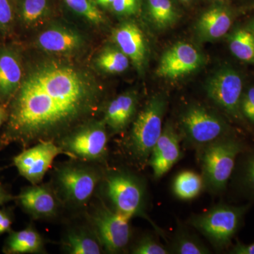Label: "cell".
Wrapping results in <instances>:
<instances>
[{"label":"cell","mask_w":254,"mask_h":254,"mask_svg":"<svg viewBox=\"0 0 254 254\" xmlns=\"http://www.w3.org/2000/svg\"><path fill=\"white\" fill-rule=\"evenodd\" d=\"M240 108L242 115L250 123L254 124V87L242 95Z\"/></svg>","instance_id":"d6a6232c"},{"label":"cell","mask_w":254,"mask_h":254,"mask_svg":"<svg viewBox=\"0 0 254 254\" xmlns=\"http://www.w3.org/2000/svg\"><path fill=\"white\" fill-rule=\"evenodd\" d=\"M130 220L104 204L97 209L91 217L92 225L95 236L105 251L118 253L126 248L131 236Z\"/></svg>","instance_id":"9c48e42d"},{"label":"cell","mask_w":254,"mask_h":254,"mask_svg":"<svg viewBox=\"0 0 254 254\" xmlns=\"http://www.w3.org/2000/svg\"><path fill=\"white\" fill-rule=\"evenodd\" d=\"M167 100L163 95L152 97L137 115L126 143L132 158L142 165L148 163L163 131Z\"/></svg>","instance_id":"7a4b0ae2"},{"label":"cell","mask_w":254,"mask_h":254,"mask_svg":"<svg viewBox=\"0 0 254 254\" xmlns=\"http://www.w3.org/2000/svg\"><path fill=\"white\" fill-rule=\"evenodd\" d=\"M101 176L94 169L66 165L57 173V182L65 199L73 204L84 205L94 193Z\"/></svg>","instance_id":"30bf717a"},{"label":"cell","mask_w":254,"mask_h":254,"mask_svg":"<svg viewBox=\"0 0 254 254\" xmlns=\"http://www.w3.org/2000/svg\"><path fill=\"white\" fill-rule=\"evenodd\" d=\"M231 253L234 254H254V243L250 245L237 242L232 248Z\"/></svg>","instance_id":"e575fe53"},{"label":"cell","mask_w":254,"mask_h":254,"mask_svg":"<svg viewBox=\"0 0 254 254\" xmlns=\"http://www.w3.org/2000/svg\"><path fill=\"white\" fill-rule=\"evenodd\" d=\"M97 65L105 72L120 73L129 66V59L120 49L107 48L97 58Z\"/></svg>","instance_id":"4316f807"},{"label":"cell","mask_w":254,"mask_h":254,"mask_svg":"<svg viewBox=\"0 0 254 254\" xmlns=\"http://www.w3.org/2000/svg\"><path fill=\"white\" fill-rule=\"evenodd\" d=\"M180 135L190 147L200 148L229 136L226 122L215 112L199 104H192L180 117Z\"/></svg>","instance_id":"277c9868"},{"label":"cell","mask_w":254,"mask_h":254,"mask_svg":"<svg viewBox=\"0 0 254 254\" xmlns=\"http://www.w3.org/2000/svg\"><path fill=\"white\" fill-rule=\"evenodd\" d=\"M13 197L11 194H9L5 189L0 183V205L4 204L6 202L9 201L10 200L12 199Z\"/></svg>","instance_id":"8d00e7d4"},{"label":"cell","mask_w":254,"mask_h":254,"mask_svg":"<svg viewBox=\"0 0 254 254\" xmlns=\"http://www.w3.org/2000/svg\"><path fill=\"white\" fill-rule=\"evenodd\" d=\"M16 20L25 28L36 26L48 16L49 0H14Z\"/></svg>","instance_id":"44dd1931"},{"label":"cell","mask_w":254,"mask_h":254,"mask_svg":"<svg viewBox=\"0 0 254 254\" xmlns=\"http://www.w3.org/2000/svg\"><path fill=\"white\" fill-rule=\"evenodd\" d=\"M97 4L101 5V6H105V7H108L111 6L112 3L113 2L114 0H94Z\"/></svg>","instance_id":"74e56055"},{"label":"cell","mask_w":254,"mask_h":254,"mask_svg":"<svg viewBox=\"0 0 254 254\" xmlns=\"http://www.w3.org/2000/svg\"><path fill=\"white\" fill-rule=\"evenodd\" d=\"M180 1H184V2H187V1H190V0H180Z\"/></svg>","instance_id":"ab89813d"},{"label":"cell","mask_w":254,"mask_h":254,"mask_svg":"<svg viewBox=\"0 0 254 254\" xmlns=\"http://www.w3.org/2000/svg\"><path fill=\"white\" fill-rule=\"evenodd\" d=\"M114 42L128 57L140 72L144 69L147 60V46L144 35L136 23H122L113 31Z\"/></svg>","instance_id":"9a60e30c"},{"label":"cell","mask_w":254,"mask_h":254,"mask_svg":"<svg viewBox=\"0 0 254 254\" xmlns=\"http://www.w3.org/2000/svg\"><path fill=\"white\" fill-rule=\"evenodd\" d=\"M137 105L138 96L135 92L124 93L107 106L103 120L113 131H123L134 118Z\"/></svg>","instance_id":"ac0fdd59"},{"label":"cell","mask_w":254,"mask_h":254,"mask_svg":"<svg viewBox=\"0 0 254 254\" xmlns=\"http://www.w3.org/2000/svg\"></svg>","instance_id":"60d3db41"},{"label":"cell","mask_w":254,"mask_h":254,"mask_svg":"<svg viewBox=\"0 0 254 254\" xmlns=\"http://www.w3.org/2000/svg\"><path fill=\"white\" fill-rule=\"evenodd\" d=\"M243 82L240 73L230 67H223L213 73L206 82L208 98L222 111L235 120H241V100Z\"/></svg>","instance_id":"ba28073f"},{"label":"cell","mask_w":254,"mask_h":254,"mask_svg":"<svg viewBox=\"0 0 254 254\" xmlns=\"http://www.w3.org/2000/svg\"><path fill=\"white\" fill-rule=\"evenodd\" d=\"M139 6V0H114L110 7L116 14L131 16L138 12Z\"/></svg>","instance_id":"4dcf8cb0"},{"label":"cell","mask_w":254,"mask_h":254,"mask_svg":"<svg viewBox=\"0 0 254 254\" xmlns=\"http://www.w3.org/2000/svg\"><path fill=\"white\" fill-rule=\"evenodd\" d=\"M64 247L68 254H100L103 247L96 236L83 230H73L68 232L64 241Z\"/></svg>","instance_id":"7402d4cb"},{"label":"cell","mask_w":254,"mask_h":254,"mask_svg":"<svg viewBox=\"0 0 254 254\" xmlns=\"http://www.w3.org/2000/svg\"><path fill=\"white\" fill-rule=\"evenodd\" d=\"M43 240L33 228L25 229L10 234L5 244L4 252L8 254H33L41 252Z\"/></svg>","instance_id":"ffe728a7"},{"label":"cell","mask_w":254,"mask_h":254,"mask_svg":"<svg viewBox=\"0 0 254 254\" xmlns=\"http://www.w3.org/2000/svg\"><path fill=\"white\" fill-rule=\"evenodd\" d=\"M16 198L21 206L35 218L54 216L59 208V201L54 192L43 185L26 187Z\"/></svg>","instance_id":"2e32d148"},{"label":"cell","mask_w":254,"mask_h":254,"mask_svg":"<svg viewBox=\"0 0 254 254\" xmlns=\"http://www.w3.org/2000/svg\"><path fill=\"white\" fill-rule=\"evenodd\" d=\"M204 63V57L193 45L179 42L167 50L162 55L157 75L159 77H182L194 72Z\"/></svg>","instance_id":"7c38bea8"},{"label":"cell","mask_w":254,"mask_h":254,"mask_svg":"<svg viewBox=\"0 0 254 254\" xmlns=\"http://www.w3.org/2000/svg\"><path fill=\"white\" fill-rule=\"evenodd\" d=\"M64 2L73 12L80 15L93 24L104 22L103 13L92 0H64Z\"/></svg>","instance_id":"83f0119b"},{"label":"cell","mask_w":254,"mask_h":254,"mask_svg":"<svg viewBox=\"0 0 254 254\" xmlns=\"http://www.w3.org/2000/svg\"><path fill=\"white\" fill-rule=\"evenodd\" d=\"M105 189L118 213L129 219L144 216L145 187L138 177L126 172H115L106 177Z\"/></svg>","instance_id":"8992f818"},{"label":"cell","mask_w":254,"mask_h":254,"mask_svg":"<svg viewBox=\"0 0 254 254\" xmlns=\"http://www.w3.org/2000/svg\"><path fill=\"white\" fill-rule=\"evenodd\" d=\"M81 70L47 62L28 71L9 104L0 148L61 139L76 124L98 110L100 94Z\"/></svg>","instance_id":"6da1fadb"},{"label":"cell","mask_w":254,"mask_h":254,"mask_svg":"<svg viewBox=\"0 0 254 254\" xmlns=\"http://www.w3.org/2000/svg\"><path fill=\"white\" fill-rule=\"evenodd\" d=\"M242 182L246 190L254 193V153L246 160L242 171Z\"/></svg>","instance_id":"1f68e13d"},{"label":"cell","mask_w":254,"mask_h":254,"mask_svg":"<svg viewBox=\"0 0 254 254\" xmlns=\"http://www.w3.org/2000/svg\"><path fill=\"white\" fill-rule=\"evenodd\" d=\"M40 49L52 54H68L81 48L83 39L76 31L54 26L42 32L36 39Z\"/></svg>","instance_id":"e0dca14e"},{"label":"cell","mask_w":254,"mask_h":254,"mask_svg":"<svg viewBox=\"0 0 254 254\" xmlns=\"http://www.w3.org/2000/svg\"><path fill=\"white\" fill-rule=\"evenodd\" d=\"M232 23L228 10L222 6H214L200 16L196 24L197 34L202 41L220 39L227 34Z\"/></svg>","instance_id":"d6986e66"},{"label":"cell","mask_w":254,"mask_h":254,"mask_svg":"<svg viewBox=\"0 0 254 254\" xmlns=\"http://www.w3.org/2000/svg\"><path fill=\"white\" fill-rule=\"evenodd\" d=\"M24 77L21 54L14 46L0 48V100L9 105Z\"/></svg>","instance_id":"5bb4252c"},{"label":"cell","mask_w":254,"mask_h":254,"mask_svg":"<svg viewBox=\"0 0 254 254\" xmlns=\"http://www.w3.org/2000/svg\"><path fill=\"white\" fill-rule=\"evenodd\" d=\"M12 225V220L9 213L4 210H0V235L9 232Z\"/></svg>","instance_id":"836d02e7"},{"label":"cell","mask_w":254,"mask_h":254,"mask_svg":"<svg viewBox=\"0 0 254 254\" xmlns=\"http://www.w3.org/2000/svg\"><path fill=\"white\" fill-rule=\"evenodd\" d=\"M60 154L67 155L56 141H40L16 155L14 163L21 176L32 185H38Z\"/></svg>","instance_id":"8fae6325"},{"label":"cell","mask_w":254,"mask_h":254,"mask_svg":"<svg viewBox=\"0 0 254 254\" xmlns=\"http://www.w3.org/2000/svg\"><path fill=\"white\" fill-rule=\"evenodd\" d=\"M229 48L237 59L254 64V35L252 32L236 30L229 38Z\"/></svg>","instance_id":"d4e9b609"},{"label":"cell","mask_w":254,"mask_h":254,"mask_svg":"<svg viewBox=\"0 0 254 254\" xmlns=\"http://www.w3.org/2000/svg\"><path fill=\"white\" fill-rule=\"evenodd\" d=\"M250 205H215L203 213L193 215L190 224L218 250L230 245L238 231L244 215Z\"/></svg>","instance_id":"5b68a950"},{"label":"cell","mask_w":254,"mask_h":254,"mask_svg":"<svg viewBox=\"0 0 254 254\" xmlns=\"http://www.w3.org/2000/svg\"><path fill=\"white\" fill-rule=\"evenodd\" d=\"M132 253L135 254H169L170 251L165 248L154 237L148 235L143 237L133 247Z\"/></svg>","instance_id":"f546056e"},{"label":"cell","mask_w":254,"mask_h":254,"mask_svg":"<svg viewBox=\"0 0 254 254\" xmlns=\"http://www.w3.org/2000/svg\"><path fill=\"white\" fill-rule=\"evenodd\" d=\"M181 140L180 133L172 123H167L152 150L148 162L155 179L161 178L168 173L182 158L183 153L180 146Z\"/></svg>","instance_id":"4fadbf2b"},{"label":"cell","mask_w":254,"mask_h":254,"mask_svg":"<svg viewBox=\"0 0 254 254\" xmlns=\"http://www.w3.org/2000/svg\"><path fill=\"white\" fill-rule=\"evenodd\" d=\"M204 188L203 177L195 172L185 170L177 175L173 190L177 198L181 200L193 199Z\"/></svg>","instance_id":"603a6c76"},{"label":"cell","mask_w":254,"mask_h":254,"mask_svg":"<svg viewBox=\"0 0 254 254\" xmlns=\"http://www.w3.org/2000/svg\"><path fill=\"white\" fill-rule=\"evenodd\" d=\"M247 30H249V31L252 32V33L254 35V21H252V23H250V24L249 25V27L247 28Z\"/></svg>","instance_id":"f35d334b"},{"label":"cell","mask_w":254,"mask_h":254,"mask_svg":"<svg viewBox=\"0 0 254 254\" xmlns=\"http://www.w3.org/2000/svg\"><path fill=\"white\" fill-rule=\"evenodd\" d=\"M148 12L159 29L173 26L177 20L176 9L171 0H148Z\"/></svg>","instance_id":"484cf974"},{"label":"cell","mask_w":254,"mask_h":254,"mask_svg":"<svg viewBox=\"0 0 254 254\" xmlns=\"http://www.w3.org/2000/svg\"><path fill=\"white\" fill-rule=\"evenodd\" d=\"M200 150L204 187L213 193H220L226 189L237 155L242 152V143L228 136Z\"/></svg>","instance_id":"3957f363"},{"label":"cell","mask_w":254,"mask_h":254,"mask_svg":"<svg viewBox=\"0 0 254 254\" xmlns=\"http://www.w3.org/2000/svg\"><path fill=\"white\" fill-rule=\"evenodd\" d=\"M9 118V105L0 100V127L7 122Z\"/></svg>","instance_id":"d590c367"},{"label":"cell","mask_w":254,"mask_h":254,"mask_svg":"<svg viewBox=\"0 0 254 254\" xmlns=\"http://www.w3.org/2000/svg\"><path fill=\"white\" fill-rule=\"evenodd\" d=\"M16 21L14 0H0V39L12 34Z\"/></svg>","instance_id":"f1b7e54d"},{"label":"cell","mask_w":254,"mask_h":254,"mask_svg":"<svg viewBox=\"0 0 254 254\" xmlns=\"http://www.w3.org/2000/svg\"><path fill=\"white\" fill-rule=\"evenodd\" d=\"M108 141L106 124L103 120L88 124L67 133L58 143L68 156L98 160L106 154Z\"/></svg>","instance_id":"52a82bcc"},{"label":"cell","mask_w":254,"mask_h":254,"mask_svg":"<svg viewBox=\"0 0 254 254\" xmlns=\"http://www.w3.org/2000/svg\"><path fill=\"white\" fill-rule=\"evenodd\" d=\"M170 254H207L210 250L200 241L198 237L192 235L185 229L179 228L172 241Z\"/></svg>","instance_id":"cb8c5ba5"}]
</instances>
